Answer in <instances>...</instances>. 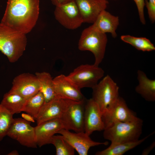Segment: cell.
<instances>
[{"instance_id":"7","label":"cell","mask_w":155,"mask_h":155,"mask_svg":"<svg viewBox=\"0 0 155 155\" xmlns=\"http://www.w3.org/2000/svg\"><path fill=\"white\" fill-rule=\"evenodd\" d=\"M23 118L14 119L7 135L28 148H37L34 127Z\"/></svg>"},{"instance_id":"27","label":"cell","mask_w":155,"mask_h":155,"mask_svg":"<svg viewBox=\"0 0 155 155\" xmlns=\"http://www.w3.org/2000/svg\"><path fill=\"white\" fill-rule=\"evenodd\" d=\"M145 2L150 20L154 23L155 21V0H145Z\"/></svg>"},{"instance_id":"17","label":"cell","mask_w":155,"mask_h":155,"mask_svg":"<svg viewBox=\"0 0 155 155\" xmlns=\"http://www.w3.org/2000/svg\"><path fill=\"white\" fill-rule=\"evenodd\" d=\"M82 17L83 23H93L100 13L105 10L107 0H74Z\"/></svg>"},{"instance_id":"30","label":"cell","mask_w":155,"mask_h":155,"mask_svg":"<svg viewBox=\"0 0 155 155\" xmlns=\"http://www.w3.org/2000/svg\"><path fill=\"white\" fill-rule=\"evenodd\" d=\"M22 117L26 120L32 122H34L35 119L32 116L27 113H23L21 115Z\"/></svg>"},{"instance_id":"19","label":"cell","mask_w":155,"mask_h":155,"mask_svg":"<svg viewBox=\"0 0 155 155\" xmlns=\"http://www.w3.org/2000/svg\"><path fill=\"white\" fill-rule=\"evenodd\" d=\"M138 84L135 88L136 92L146 101L155 100V80L149 79L143 71H137Z\"/></svg>"},{"instance_id":"33","label":"cell","mask_w":155,"mask_h":155,"mask_svg":"<svg viewBox=\"0 0 155 155\" xmlns=\"http://www.w3.org/2000/svg\"><path fill=\"white\" fill-rule=\"evenodd\" d=\"M0 154H1V153H0Z\"/></svg>"},{"instance_id":"2","label":"cell","mask_w":155,"mask_h":155,"mask_svg":"<svg viewBox=\"0 0 155 155\" xmlns=\"http://www.w3.org/2000/svg\"><path fill=\"white\" fill-rule=\"evenodd\" d=\"M27 44L26 34L0 23V51L12 63L23 55Z\"/></svg>"},{"instance_id":"6","label":"cell","mask_w":155,"mask_h":155,"mask_svg":"<svg viewBox=\"0 0 155 155\" xmlns=\"http://www.w3.org/2000/svg\"><path fill=\"white\" fill-rule=\"evenodd\" d=\"M104 73V70L99 66L86 64L75 68L67 76L81 89L93 88L103 77Z\"/></svg>"},{"instance_id":"13","label":"cell","mask_w":155,"mask_h":155,"mask_svg":"<svg viewBox=\"0 0 155 155\" xmlns=\"http://www.w3.org/2000/svg\"><path fill=\"white\" fill-rule=\"evenodd\" d=\"M104 125L102 113L98 104L92 99L86 100L84 112V131L90 135L95 131H103Z\"/></svg>"},{"instance_id":"9","label":"cell","mask_w":155,"mask_h":155,"mask_svg":"<svg viewBox=\"0 0 155 155\" xmlns=\"http://www.w3.org/2000/svg\"><path fill=\"white\" fill-rule=\"evenodd\" d=\"M138 118L135 113L128 108L125 100L120 96L102 113L105 128L115 121L131 122Z\"/></svg>"},{"instance_id":"14","label":"cell","mask_w":155,"mask_h":155,"mask_svg":"<svg viewBox=\"0 0 155 155\" xmlns=\"http://www.w3.org/2000/svg\"><path fill=\"white\" fill-rule=\"evenodd\" d=\"M53 84L56 96L77 101L86 100L81 89L67 75L61 74L56 76L53 79Z\"/></svg>"},{"instance_id":"4","label":"cell","mask_w":155,"mask_h":155,"mask_svg":"<svg viewBox=\"0 0 155 155\" xmlns=\"http://www.w3.org/2000/svg\"><path fill=\"white\" fill-rule=\"evenodd\" d=\"M107 41L106 33L97 31L91 25L82 31L78 48L81 51L92 52L95 57L94 64L99 66L104 58Z\"/></svg>"},{"instance_id":"23","label":"cell","mask_w":155,"mask_h":155,"mask_svg":"<svg viewBox=\"0 0 155 155\" xmlns=\"http://www.w3.org/2000/svg\"><path fill=\"white\" fill-rule=\"evenodd\" d=\"M122 40L131 45L139 50L143 51H151L155 50L154 44L147 38L136 37L129 35H122Z\"/></svg>"},{"instance_id":"32","label":"cell","mask_w":155,"mask_h":155,"mask_svg":"<svg viewBox=\"0 0 155 155\" xmlns=\"http://www.w3.org/2000/svg\"><path fill=\"white\" fill-rule=\"evenodd\" d=\"M19 153L16 150H13L7 154V155H19Z\"/></svg>"},{"instance_id":"15","label":"cell","mask_w":155,"mask_h":155,"mask_svg":"<svg viewBox=\"0 0 155 155\" xmlns=\"http://www.w3.org/2000/svg\"><path fill=\"white\" fill-rule=\"evenodd\" d=\"M72 101L56 96L44 102L35 119L37 125L49 120L60 118Z\"/></svg>"},{"instance_id":"22","label":"cell","mask_w":155,"mask_h":155,"mask_svg":"<svg viewBox=\"0 0 155 155\" xmlns=\"http://www.w3.org/2000/svg\"><path fill=\"white\" fill-rule=\"evenodd\" d=\"M38 81L40 91L43 94L45 102L50 100L55 96L53 79L50 74L46 72H36L35 73Z\"/></svg>"},{"instance_id":"12","label":"cell","mask_w":155,"mask_h":155,"mask_svg":"<svg viewBox=\"0 0 155 155\" xmlns=\"http://www.w3.org/2000/svg\"><path fill=\"white\" fill-rule=\"evenodd\" d=\"M40 90L39 83L35 74L23 73L13 79L12 87L8 92L17 94L28 100Z\"/></svg>"},{"instance_id":"31","label":"cell","mask_w":155,"mask_h":155,"mask_svg":"<svg viewBox=\"0 0 155 155\" xmlns=\"http://www.w3.org/2000/svg\"><path fill=\"white\" fill-rule=\"evenodd\" d=\"M155 145V142H154L150 145L149 147L144 149L143 151L142 154L143 155H147L148 154L154 147Z\"/></svg>"},{"instance_id":"34","label":"cell","mask_w":155,"mask_h":155,"mask_svg":"<svg viewBox=\"0 0 155 155\" xmlns=\"http://www.w3.org/2000/svg\"></svg>"},{"instance_id":"25","label":"cell","mask_w":155,"mask_h":155,"mask_svg":"<svg viewBox=\"0 0 155 155\" xmlns=\"http://www.w3.org/2000/svg\"><path fill=\"white\" fill-rule=\"evenodd\" d=\"M51 144L55 147L56 155H74V148L63 138L61 135H54L52 137Z\"/></svg>"},{"instance_id":"16","label":"cell","mask_w":155,"mask_h":155,"mask_svg":"<svg viewBox=\"0 0 155 155\" xmlns=\"http://www.w3.org/2000/svg\"><path fill=\"white\" fill-rule=\"evenodd\" d=\"M36 139L39 147L51 144L53 136L61 129H64L60 118L42 122L34 127Z\"/></svg>"},{"instance_id":"5","label":"cell","mask_w":155,"mask_h":155,"mask_svg":"<svg viewBox=\"0 0 155 155\" xmlns=\"http://www.w3.org/2000/svg\"><path fill=\"white\" fill-rule=\"evenodd\" d=\"M92 99L98 104L102 113L119 97V87L107 75L92 88Z\"/></svg>"},{"instance_id":"3","label":"cell","mask_w":155,"mask_h":155,"mask_svg":"<svg viewBox=\"0 0 155 155\" xmlns=\"http://www.w3.org/2000/svg\"><path fill=\"white\" fill-rule=\"evenodd\" d=\"M143 125L142 120L139 118L131 122L115 121L105 127L103 136L111 143L136 141L142 133Z\"/></svg>"},{"instance_id":"8","label":"cell","mask_w":155,"mask_h":155,"mask_svg":"<svg viewBox=\"0 0 155 155\" xmlns=\"http://www.w3.org/2000/svg\"><path fill=\"white\" fill-rule=\"evenodd\" d=\"M85 101H71L60 118L64 129L75 132L84 131Z\"/></svg>"},{"instance_id":"11","label":"cell","mask_w":155,"mask_h":155,"mask_svg":"<svg viewBox=\"0 0 155 155\" xmlns=\"http://www.w3.org/2000/svg\"><path fill=\"white\" fill-rule=\"evenodd\" d=\"M57 133L61 135L79 155H87L92 147L108 144L107 142H99L93 140L84 131L73 133L63 129Z\"/></svg>"},{"instance_id":"20","label":"cell","mask_w":155,"mask_h":155,"mask_svg":"<svg viewBox=\"0 0 155 155\" xmlns=\"http://www.w3.org/2000/svg\"><path fill=\"white\" fill-rule=\"evenodd\" d=\"M154 133H152L143 138L135 141L111 143L108 148L102 150L97 152L95 155H122L128 151L141 144Z\"/></svg>"},{"instance_id":"28","label":"cell","mask_w":155,"mask_h":155,"mask_svg":"<svg viewBox=\"0 0 155 155\" xmlns=\"http://www.w3.org/2000/svg\"><path fill=\"white\" fill-rule=\"evenodd\" d=\"M133 0L136 4L140 22L143 24H145L146 22L144 12V8L145 6V0Z\"/></svg>"},{"instance_id":"18","label":"cell","mask_w":155,"mask_h":155,"mask_svg":"<svg viewBox=\"0 0 155 155\" xmlns=\"http://www.w3.org/2000/svg\"><path fill=\"white\" fill-rule=\"evenodd\" d=\"M119 23L118 16L104 10L100 13L92 25L97 31L106 34L110 33L113 38H115L117 36L116 31Z\"/></svg>"},{"instance_id":"10","label":"cell","mask_w":155,"mask_h":155,"mask_svg":"<svg viewBox=\"0 0 155 155\" xmlns=\"http://www.w3.org/2000/svg\"><path fill=\"white\" fill-rule=\"evenodd\" d=\"M54 15L56 20L68 29H76L83 23L81 14L74 0L66 4L56 6Z\"/></svg>"},{"instance_id":"26","label":"cell","mask_w":155,"mask_h":155,"mask_svg":"<svg viewBox=\"0 0 155 155\" xmlns=\"http://www.w3.org/2000/svg\"><path fill=\"white\" fill-rule=\"evenodd\" d=\"M13 119V115L0 103V142L7 135Z\"/></svg>"},{"instance_id":"24","label":"cell","mask_w":155,"mask_h":155,"mask_svg":"<svg viewBox=\"0 0 155 155\" xmlns=\"http://www.w3.org/2000/svg\"><path fill=\"white\" fill-rule=\"evenodd\" d=\"M44 102V96L39 91L27 100L22 111L30 115L35 119Z\"/></svg>"},{"instance_id":"21","label":"cell","mask_w":155,"mask_h":155,"mask_svg":"<svg viewBox=\"0 0 155 155\" xmlns=\"http://www.w3.org/2000/svg\"><path fill=\"white\" fill-rule=\"evenodd\" d=\"M27 100L18 94L8 92L4 95L0 104L13 115L22 111Z\"/></svg>"},{"instance_id":"29","label":"cell","mask_w":155,"mask_h":155,"mask_svg":"<svg viewBox=\"0 0 155 155\" xmlns=\"http://www.w3.org/2000/svg\"><path fill=\"white\" fill-rule=\"evenodd\" d=\"M73 0H50L52 3L55 6L66 4Z\"/></svg>"},{"instance_id":"1","label":"cell","mask_w":155,"mask_h":155,"mask_svg":"<svg viewBox=\"0 0 155 155\" xmlns=\"http://www.w3.org/2000/svg\"><path fill=\"white\" fill-rule=\"evenodd\" d=\"M39 13V0H8L1 22L26 34L36 24Z\"/></svg>"}]
</instances>
